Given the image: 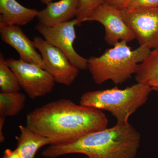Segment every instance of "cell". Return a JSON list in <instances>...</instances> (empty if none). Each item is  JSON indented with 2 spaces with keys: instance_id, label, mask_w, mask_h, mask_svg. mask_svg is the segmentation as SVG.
<instances>
[{
  "instance_id": "6da1fadb",
  "label": "cell",
  "mask_w": 158,
  "mask_h": 158,
  "mask_svg": "<svg viewBox=\"0 0 158 158\" xmlns=\"http://www.w3.org/2000/svg\"><path fill=\"white\" fill-rule=\"evenodd\" d=\"M105 113L67 99L50 102L27 115L26 126L49 138L52 144L77 141L90 133L107 128Z\"/></svg>"
},
{
  "instance_id": "7a4b0ae2",
  "label": "cell",
  "mask_w": 158,
  "mask_h": 158,
  "mask_svg": "<svg viewBox=\"0 0 158 158\" xmlns=\"http://www.w3.org/2000/svg\"><path fill=\"white\" fill-rule=\"evenodd\" d=\"M140 133L129 123L116 124L88 134L73 142L51 144L42 152L44 157L56 158L82 154L89 158H135L141 144Z\"/></svg>"
},
{
  "instance_id": "3957f363",
  "label": "cell",
  "mask_w": 158,
  "mask_h": 158,
  "mask_svg": "<svg viewBox=\"0 0 158 158\" xmlns=\"http://www.w3.org/2000/svg\"><path fill=\"white\" fill-rule=\"evenodd\" d=\"M151 52V49L141 46L132 50L127 42L122 40L100 56L90 57L88 69L97 85L108 81L115 85L123 84L136 73L138 65Z\"/></svg>"
},
{
  "instance_id": "277c9868",
  "label": "cell",
  "mask_w": 158,
  "mask_h": 158,
  "mask_svg": "<svg viewBox=\"0 0 158 158\" xmlns=\"http://www.w3.org/2000/svg\"><path fill=\"white\" fill-rule=\"evenodd\" d=\"M152 90L149 85L138 83L123 89L116 86L89 91L82 94L80 104L108 111L116 118V124H127L130 116L146 102Z\"/></svg>"
},
{
  "instance_id": "5b68a950",
  "label": "cell",
  "mask_w": 158,
  "mask_h": 158,
  "mask_svg": "<svg viewBox=\"0 0 158 158\" xmlns=\"http://www.w3.org/2000/svg\"><path fill=\"white\" fill-rule=\"evenodd\" d=\"M17 77L21 88L31 99L51 93L55 83L48 72L38 65L14 58L6 59Z\"/></svg>"
},
{
  "instance_id": "8992f818",
  "label": "cell",
  "mask_w": 158,
  "mask_h": 158,
  "mask_svg": "<svg viewBox=\"0 0 158 158\" xmlns=\"http://www.w3.org/2000/svg\"><path fill=\"white\" fill-rule=\"evenodd\" d=\"M80 24L77 18L52 27L37 24L36 31L50 44L62 51L72 64L81 70L88 69V59L80 56L75 50L73 43L76 38L75 27Z\"/></svg>"
},
{
  "instance_id": "52a82bcc",
  "label": "cell",
  "mask_w": 158,
  "mask_h": 158,
  "mask_svg": "<svg viewBox=\"0 0 158 158\" xmlns=\"http://www.w3.org/2000/svg\"><path fill=\"white\" fill-rule=\"evenodd\" d=\"M33 43L40 52L45 70L56 83L69 86L78 76L80 69L72 64L62 51L40 37H34Z\"/></svg>"
},
{
  "instance_id": "ba28073f",
  "label": "cell",
  "mask_w": 158,
  "mask_h": 158,
  "mask_svg": "<svg viewBox=\"0 0 158 158\" xmlns=\"http://www.w3.org/2000/svg\"><path fill=\"white\" fill-rule=\"evenodd\" d=\"M141 46L158 48V7L120 10Z\"/></svg>"
},
{
  "instance_id": "9c48e42d",
  "label": "cell",
  "mask_w": 158,
  "mask_h": 158,
  "mask_svg": "<svg viewBox=\"0 0 158 158\" xmlns=\"http://www.w3.org/2000/svg\"><path fill=\"white\" fill-rule=\"evenodd\" d=\"M86 21L102 24L105 29V40L110 45L114 46L122 40L128 43L136 39L135 34L125 22L120 10L105 3L97 8Z\"/></svg>"
},
{
  "instance_id": "30bf717a",
  "label": "cell",
  "mask_w": 158,
  "mask_h": 158,
  "mask_svg": "<svg viewBox=\"0 0 158 158\" xmlns=\"http://www.w3.org/2000/svg\"><path fill=\"white\" fill-rule=\"evenodd\" d=\"M0 36L3 42L17 51L21 60L45 69L41 55L37 52L33 41L29 39L20 26L0 23Z\"/></svg>"
},
{
  "instance_id": "8fae6325",
  "label": "cell",
  "mask_w": 158,
  "mask_h": 158,
  "mask_svg": "<svg viewBox=\"0 0 158 158\" xmlns=\"http://www.w3.org/2000/svg\"><path fill=\"white\" fill-rule=\"evenodd\" d=\"M78 0H60L49 3L45 9L39 11V23L46 27H52L72 20L76 17Z\"/></svg>"
},
{
  "instance_id": "7c38bea8",
  "label": "cell",
  "mask_w": 158,
  "mask_h": 158,
  "mask_svg": "<svg viewBox=\"0 0 158 158\" xmlns=\"http://www.w3.org/2000/svg\"><path fill=\"white\" fill-rule=\"evenodd\" d=\"M39 11L29 9L16 0H0V23L9 25L24 26L37 17Z\"/></svg>"
},
{
  "instance_id": "4fadbf2b",
  "label": "cell",
  "mask_w": 158,
  "mask_h": 158,
  "mask_svg": "<svg viewBox=\"0 0 158 158\" xmlns=\"http://www.w3.org/2000/svg\"><path fill=\"white\" fill-rule=\"evenodd\" d=\"M20 135L17 138L15 150L21 158H35L41 147L52 144V140L29 128L27 126L19 125Z\"/></svg>"
},
{
  "instance_id": "5bb4252c",
  "label": "cell",
  "mask_w": 158,
  "mask_h": 158,
  "mask_svg": "<svg viewBox=\"0 0 158 158\" xmlns=\"http://www.w3.org/2000/svg\"><path fill=\"white\" fill-rule=\"evenodd\" d=\"M158 79V48L151 51L144 61L138 65L135 73L137 83L147 84Z\"/></svg>"
},
{
  "instance_id": "9a60e30c",
  "label": "cell",
  "mask_w": 158,
  "mask_h": 158,
  "mask_svg": "<svg viewBox=\"0 0 158 158\" xmlns=\"http://www.w3.org/2000/svg\"><path fill=\"white\" fill-rule=\"evenodd\" d=\"M26 101V95L21 92L0 93V116H16L23 110Z\"/></svg>"
},
{
  "instance_id": "2e32d148",
  "label": "cell",
  "mask_w": 158,
  "mask_h": 158,
  "mask_svg": "<svg viewBox=\"0 0 158 158\" xmlns=\"http://www.w3.org/2000/svg\"><path fill=\"white\" fill-rule=\"evenodd\" d=\"M21 88L18 79L14 72L7 64L2 53H0V92L1 93H16Z\"/></svg>"
},
{
  "instance_id": "e0dca14e",
  "label": "cell",
  "mask_w": 158,
  "mask_h": 158,
  "mask_svg": "<svg viewBox=\"0 0 158 158\" xmlns=\"http://www.w3.org/2000/svg\"><path fill=\"white\" fill-rule=\"evenodd\" d=\"M105 0H78L76 17L80 24L85 20L99 6L104 3Z\"/></svg>"
},
{
  "instance_id": "ac0fdd59",
  "label": "cell",
  "mask_w": 158,
  "mask_h": 158,
  "mask_svg": "<svg viewBox=\"0 0 158 158\" xmlns=\"http://www.w3.org/2000/svg\"><path fill=\"white\" fill-rule=\"evenodd\" d=\"M155 7H158V0H131L126 9H135Z\"/></svg>"
},
{
  "instance_id": "d6986e66",
  "label": "cell",
  "mask_w": 158,
  "mask_h": 158,
  "mask_svg": "<svg viewBox=\"0 0 158 158\" xmlns=\"http://www.w3.org/2000/svg\"><path fill=\"white\" fill-rule=\"evenodd\" d=\"M131 0H105L104 3L118 9L123 10L127 8Z\"/></svg>"
},
{
  "instance_id": "ffe728a7",
  "label": "cell",
  "mask_w": 158,
  "mask_h": 158,
  "mask_svg": "<svg viewBox=\"0 0 158 158\" xmlns=\"http://www.w3.org/2000/svg\"><path fill=\"white\" fill-rule=\"evenodd\" d=\"M2 158H21L16 150L6 149Z\"/></svg>"
},
{
  "instance_id": "44dd1931",
  "label": "cell",
  "mask_w": 158,
  "mask_h": 158,
  "mask_svg": "<svg viewBox=\"0 0 158 158\" xmlns=\"http://www.w3.org/2000/svg\"><path fill=\"white\" fill-rule=\"evenodd\" d=\"M6 117L4 116H0V142L3 143L5 141V136L3 133V127L6 121Z\"/></svg>"
},
{
  "instance_id": "7402d4cb",
  "label": "cell",
  "mask_w": 158,
  "mask_h": 158,
  "mask_svg": "<svg viewBox=\"0 0 158 158\" xmlns=\"http://www.w3.org/2000/svg\"><path fill=\"white\" fill-rule=\"evenodd\" d=\"M148 85L151 87L152 90H155L158 92V79L150 82Z\"/></svg>"
},
{
  "instance_id": "603a6c76",
  "label": "cell",
  "mask_w": 158,
  "mask_h": 158,
  "mask_svg": "<svg viewBox=\"0 0 158 158\" xmlns=\"http://www.w3.org/2000/svg\"><path fill=\"white\" fill-rule=\"evenodd\" d=\"M40 2L43 3V4L47 5V4H49V3L52 2L53 0H40Z\"/></svg>"
},
{
  "instance_id": "cb8c5ba5",
  "label": "cell",
  "mask_w": 158,
  "mask_h": 158,
  "mask_svg": "<svg viewBox=\"0 0 158 158\" xmlns=\"http://www.w3.org/2000/svg\"><path fill=\"white\" fill-rule=\"evenodd\" d=\"M88 158V157H86V158Z\"/></svg>"
}]
</instances>
